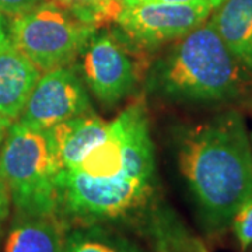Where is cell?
I'll use <instances>...</instances> for the list:
<instances>
[{
	"mask_svg": "<svg viewBox=\"0 0 252 252\" xmlns=\"http://www.w3.org/2000/svg\"><path fill=\"white\" fill-rule=\"evenodd\" d=\"M10 203H11V196H10L9 187L3 178V175L0 174V231H1L3 223L9 216Z\"/></svg>",
	"mask_w": 252,
	"mask_h": 252,
	"instance_id": "e0dca14e",
	"label": "cell"
},
{
	"mask_svg": "<svg viewBox=\"0 0 252 252\" xmlns=\"http://www.w3.org/2000/svg\"><path fill=\"white\" fill-rule=\"evenodd\" d=\"M64 252H143L135 243L114 233L105 225L69 227Z\"/></svg>",
	"mask_w": 252,
	"mask_h": 252,
	"instance_id": "4fadbf2b",
	"label": "cell"
},
{
	"mask_svg": "<svg viewBox=\"0 0 252 252\" xmlns=\"http://www.w3.org/2000/svg\"><path fill=\"white\" fill-rule=\"evenodd\" d=\"M146 1H162V3H178V4H198V3H207V0H140L139 3ZM209 4V3H207ZM212 7V6H210Z\"/></svg>",
	"mask_w": 252,
	"mask_h": 252,
	"instance_id": "ffe728a7",
	"label": "cell"
},
{
	"mask_svg": "<svg viewBox=\"0 0 252 252\" xmlns=\"http://www.w3.org/2000/svg\"><path fill=\"white\" fill-rule=\"evenodd\" d=\"M212 11L207 3H137L119 13L115 21L117 32L132 49H156L198 28L207 21Z\"/></svg>",
	"mask_w": 252,
	"mask_h": 252,
	"instance_id": "52a82bcc",
	"label": "cell"
},
{
	"mask_svg": "<svg viewBox=\"0 0 252 252\" xmlns=\"http://www.w3.org/2000/svg\"><path fill=\"white\" fill-rule=\"evenodd\" d=\"M109 122H105L97 114L89 112L80 117L64 121L54 126V133L63 168L77 165L93 147L104 140L108 132Z\"/></svg>",
	"mask_w": 252,
	"mask_h": 252,
	"instance_id": "7c38bea8",
	"label": "cell"
},
{
	"mask_svg": "<svg viewBox=\"0 0 252 252\" xmlns=\"http://www.w3.org/2000/svg\"><path fill=\"white\" fill-rule=\"evenodd\" d=\"M63 164L51 129L14 121L0 147V174L18 216H58Z\"/></svg>",
	"mask_w": 252,
	"mask_h": 252,
	"instance_id": "277c9868",
	"label": "cell"
},
{
	"mask_svg": "<svg viewBox=\"0 0 252 252\" xmlns=\"http://www.w3.org/2000/svg\"><path fill=\"white\" fill-rule=\"evenodd\" d=\"M81 23L99 30L115 23L124 9L121 0H55Z\"/></svg>",
	"mask_w": 252,
	"mask_h": 252,
	"instance_id": "5bb4252c",
	"label": "cell"
},
{
	"mask_svg": "<svg viewBox=\"0 0 252 252\" xmlns=\"http://www.w3.org/2000/svg\"><path fill=\"white\" fill-rule=\"evenodd\" d=\"M93 112L90 91L76 62L41 74L17 121L36 129H52Z\"/></svg>",
	"mask_w": 252,
	"mask_h": 252,
	"instance_id": "ba28073f",
	"label": "cell"
},
{
	"mask_svg": "<svg viewBox=\"0 0 252 252\" xmlns=\"http://www.w3.org/2000/svg\"><path fill=\"white\" fill-rule=\"evenodd\" d=\"M41 1L42 0H0V14L14 17L34 9Z\"/></svg>",
	"mask_w": 252,
	"mask_h": 252,
	"instance_id": "2e32d148",
	"label": "cell"
},
{
	"mask_svg": "<svg viewBox=\"0 0 252 252\" xmlns=\"http://www.w3.org/2000/svg\"><path fill=\"white\" fill-rule=\"evenodd\" d=\"M130 49L117 31L97 30L76 61L89 91L105 107H115L137 89L139 67Z\"/></svg>",
	"mask_w": 252,
	"mask_h": 252,
	"instance_id": "8992f818",
	"label": "cell"
},
{
	"mask_svg": "<svg viewBox=\"0 0 252 252\" xmlns=\"http://www.w3.org/2000/svg\"><path fill=\"white\" fill-rule=\"evenodd\" d=\"M67 225L58 216H18L4 252H64Z\"/></svg>",
	"mask_w": 252,
	"mask_h": 252,
	"instance_id": "8fae6325",
	"label": "cell"
},
{
	"mask_svg": "<svg viewBox=\"0 0 252 252\" xmlns=\"http://www.w3.org/2000/svg\"><path fill=\"white\" fill-rule=\"evenodd\" d=\"M121 1H122L124 7H126V6H133V4H137L140 0H121Z\"/></svg>",
	"mask_w": 252,
	"mask_h": 252,
	"instance_id": "7402d4cb",
	"label": "cell"
},
{
	"mask_svg": "<svg viewBox=\"0 0 252 252\" xmlns=\"http://www.w3.org/2000/svg\"><path fill=\"white\" fill-rule=\"evenodd\" d=\"M13 122H14V121H11L9 117H6L4 114L0 112V147H1V144L4 142L6 135H7V132H9L10 125H11Z\"/></svg>",
	"mask_w": 252,
	"mask_h": 252,
	"instance_id": "ac0fdd59",
	"label": "cell"
},
{
	"mask_svg": "<svg viewBox=\"0 0 252 252\" xmlns=\"http://www.w3.org/2000/svg\"><path fill=\"white\" fill-rule=\"evenodd\" d=\"M95 31L55 0L41 1L9 23L10 41L41 72L73 64Z\"/></svg>",
	"mask_w": 252,
	"mask_h": 252,
	"instance_id": "5b68a950",
	"label": "cell"
},
{
	"mask_svg": "<svg viewBox=\"0 0 252 252\" xmlns=\"http://www.w3.org/2000/svg\"><path fill=\"white\" fill-rule=\"evenodd\" d=\"M41 70L9 41L0 46V112L17 121Z\"/></svg>",
	"mask_w": 252,
	"mask_h": 252,
	"instance_id": "9c48e42d",
	"label": "cell"
},
{
	"mask_svg": "<svg viewBox=\"0 0 252 252\" xmlns=\"http://www.w3.org/2000/svg\"><path fill=\"white\" fill-rule=\"evenodd\" d=\"M177 157L207 233H224L252 198V152L243 115L227 109L184 129Z\"/></svg>",
	"mask_w": 252,
	"mask_h": 252,
	"instance_id": "7a4b0ae2",
	"label": "cell"
},
{
	"mask_svg": "<svg viewBox=\"0 0 252 252\" xmlns=\"http://www.w3.org/2000/svg\"><path fill=\"white\" fill-rule=\"evenodd\" d=\"M215 10L209 21L252 77V0H225Z\"/></svg>",
	"mask_w": 252,
	"mask_h": 252,
	"instance_id": "30bf717a",
	"label": "cell"
},
{
	"mask_svg": "<svg viewBox=\"0 0 252 252\" xmlns=\"http://www.w3.org/2000/svg\"><path fill=\"white\" fill-rule=\"evenodd\" d=\"M9 23L6 21L4 16L0 14V46L4 45L6 42H9Z\"/></svg>",
	"mask_w": 252,
	"mask_h": 252,
	"instance_id": "d6986e66",
	"label": "cell"
},
{
	"mask_svg": "<svg viewBox=\"0 0 252 252\" xmlns=\"http://www.w3.org/2000/svg\"><path fill=\"white\" fill-rule=\"evenodd\" d=\"M231 227L243 250L252 244V198L245 200L233 217Z\"/></svg>",
	"mask_w": 252,
	"mask_h": 252,
	"instance_id": "9a60e30c",
	"label": "cell"
},
{
	"mask_svg": "<svg viewBox=\"0 0 252 252\" xmlns=\"http://www.w3.org/2000/svg\"><path fill=\"white\" fill-rule=\"evenodd\" d=\"M224 1H225V0H207V3H209V4L212 6V9H213V10L217 9V7H219V6H220L221 3H224Z\"/></svg>",
	"mask_w": 252,
	"mask_h": 252,
	"instance_id": "44dd1931",
	"label": "cell"
},
{
	"mask_svg": "<svg viewBox=\"0 0 252 252\" xmlns=\"http://www.w3.org/2000/svg\"><path fill=\"white\" fill-rule=\"evenodd\" d=\"M250 79L212 23L205 21L154 59L144 89L172 104L213 105L240 98Z\"/></svg>",
	"mask_w": 252,
	"mask_h": 252,
	"instance_id": "3957f363",
	"label": "cell"
},
{
	"mask_svg": "<svg viewBox=\"0 0 252 252\" xmlns=\"http://www.w3.org/2000/svg\"><path fill=\"white\" fill-rule=\"evenodd\" d=\"M58 217L74 225L127 224L154 252H199L189 233L157 196L156 156L142 102L122 109L104 140L58 178Z\"/></svg>",
	"mask_w": 252,
	"mask_h": 252,
	"instance_id": "6da1fadb",
	"label": "cell"
}]
</instances>
